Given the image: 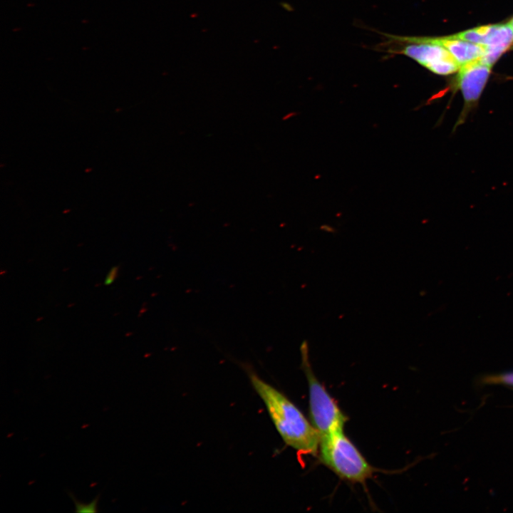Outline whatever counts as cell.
<instances>
[{
	"mask_svg": "<svg viewBox=\"0 0 513 513\" xmlns=\"http://www.w3.org/2000/svg\"><path fill=\"white\" fill-rule=\"evenodd\" d=\"M251 384L286 445L301 454L316 455L320 436L301 411L286 395L249 370Z\"/></svg>",
	"mask_w": 513,
	"mask_h": 513,
	"instance_id": "1",
	"label": "cell"
},
{
	"mask_svg": "<svg viewBox=\"0 0 513 513\" xmlns=\"http://www.w3.org/2000/svg\"><path fill=\"white\" fill-rule=\"evenodd\" d=\"M318 453L325 466L350 482L364 484L376 471L343 430L320 438Z\"/></svg>",
	"mask_w": 513,
	"mask_h": 513,
	"instance_id": "2",
	"label": "cell"
},
{
	"mask_svg": "<svg viewBox=\"0 0 513 513\" xmlns=\"http://www.w3.org/2000/svg\"><path fill=\"white\" fill-rule=\"evenodd\" d=\"M384 36L386 39L379 46L384 52L408 56L435 74L447 76L457 73L460 67L445 47L428 36Z\"/></svg>",
	"mask_w": 513,
	"mask_h": 513,
	"instance_id": "3",
	"label": "cell"
},
{
	"mask_svg": "<svg viewBox=\"0 0 513 513\" xmlns=\"http://www.w3.org/2000/svg\"><path fill=\"white\" fill-rule=\"evenodd\" d=\"M300 351L301 366L309 385V412L312 425L318 431L320 438L343 430L348 418L314 375L309 363L306 341L301 344Z\"/></svg>",
	"mask_w": 513,
	"mask_h": 513,
	"instance_id": "4",
	"label": "cell"
},
{
	"mask_svg": "<svg viewBox=\"0 0 513 513\" xmlns=\"http://www.w3.org/2000/svg\"><path fill=\"white\" fill-rule=\"evenodd\" d=\"M452 36L485 47L487 53L481 60L490 66L513 44V30L509 23L482 26Z\"/></svg>",
	"mask_w": 513,
	"mask_h": 513,
	"instance_id": "5",
	"label": "cell"
},
{
	"mask_svg": "<svg viewBox=\"0 0 513 513\" xmlns=\"http://www.w3.org/2000/svg\"><path fill=\"white\" fill-rule=\"evenodd\" d=\"M491 68L492 66L481 59L471 61L460 67L454 86L461 91L464 105L457 125L462 124L470 111L477 105L489 79Z\"/></svg>",
	"mask_w": 513,
	"mask_h": 513,
	"instance_id": "6",
	"label": "cell"
},
{
	"mask_svg": "<svg viewBox=\"0 0 513 513\" xmlns=\"http://www.w3.org/2000/svg\"><path fill=\"white\" fill-rule=\"evenodd\" d=\"M429 40L445 47L461 66L473 61L482 59L487 48L481 45L455 38L452 35L442 37H428Z\"/></svg>",
	"mask_w": 513,
	"mask_h": 513,
	"instance_id": "7",
	"label": "cell"
},
{
	"mask_svg": "<svg viewBox=\"0 0 513 513\" xmlns=\"http://www.w3.org/2000/svg\"><path fill=\"white\" fill-rule=\"evenodd\" d=\"M70 497L72 499L75 507L76 512H96L98 511V503L99 500L100 494H98L88 504L82 503L79 501H78L74 495L71 493H68Z\"/></svg>",
	"mask_w": 513,
	"mask_h": 513,
	"instance_id": "8",
	"label": "cell"
},
{
	"mask_svg": "<svg viewBox=\"0 0 513 513\" xmlns=\"http://www.w3.org/2000/svg\"><path fill=\"white\" fill-rule=\"evenodd\" d=\"M487 382L491 383H500L513 387V372L490 377L487 380Z\"/></svg>",
	"mask_w": 513,
	"mask_h": 513,
	"instance_id": "9",
	"label": "cell"
},
{
	"mask_svg": "<svg viewBox=\"0 0 513 513\" xmlns=\"http://www.w3.org/2000/svg\"><path fill=\"white\" fill-rule=\"evenodd\" d=\"M118 271V266H113L110 269V271L108 272L106 277L105 279V281H104V284L105 285H110L113 282V281L115 280V279L117 276Z\"/></svg>",
	"mask_w": 513,
	"mask_h": 513,
	"instance_id": "10",
	"label": "cell"
},
{
	"mask_svg": "<svg viewBox=\"0 0 513 513\" xmlns=\"http://www.w3.org/2000/svg\"><path fill=\"white\" fill-rule=\"evenodd\" d=\"M509 24L510 25L511 28L513 30V18L510 20V21L509 22Z\"/></svg>",
	"mask_w": 513,
	"mask_h": 513,
	"instance_id": "11",
	"label": "cell"
}]
</instances>
